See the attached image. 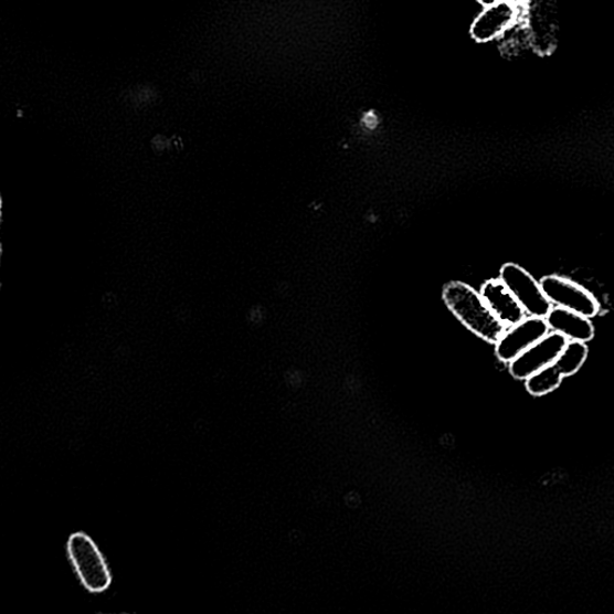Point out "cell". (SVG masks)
Returning a JSON list of instances; mask_svg holds the SVG:
<instances>
[{
	"label": "cell",
	"mask_w": 614,
	"mask_h": 614,
	"mask_svg": "<svg viewBox=\"0 0 614 614\" xmlns=\"http://www.w3.org/2000/svg\"><path fill=\"white\" fill-rule=\"evenodd\" d=\"M443 299L460 322L487 342L497 343L507 330L487 306L480 292L466 284H449L444 288Z\"/></svg>",
	"instance_id": "1"
},
{
	"label": "cell",
	"mask_w": 614,
	"mask_h": 614,
	"mask_svg": "<svg viewBox=\"0 0 614 614\" xmlns=\"http://www.w3.org/2000/svg\"><path fill=\"white\" fill-rule=\"evenodd\" d=\"M66 553L83 589L92 594L108 591L114 578L104 553L91 536L85 532L70 536Z\"/></svg>",
	"instance_id": "2"
},
{
	"label": "cell",
	"mask_w": 614,
	"mask_h": 614,
	"mask_svg": "<svg viewBox=\"0 0 614 614\" xmlns=\"http://www.w3.org/2000/svg\"><path fill=\"white\" fill-rule=\"evenodd\" d=\"M589 356V347L584 342L569 341L564 351L552 364L527 379L528 392L532 395H546L560 387L563 377L574 374L583 366Z\"/></svg>",
	"instance_id": "3"
},
{
	"label": "cell",
	"mask_w": 614,
	"mask_h": 614,
	"mask_svg": "<svg viewBox=\"0 0 614 614\" xmlns=\"http://www.w3.org/2000/svg\"><path fill=\"white\" fill-rule=\"evenodd\" d=\"M499 278L523 307L527 316L547 318L552 303L543 293L540 283L519 264L507 263L501 267Z\"/></svg>",
	"instance_id": "4"
},
{
	"label": "cell",
	"mask_w": 614,
	"mask_h": 614,
	"mask_svg": "<svg viewBox=\"0 0 614 614\" xmlns=\"http://www.w3.org/2000/svg\"><path fill=\"white\" fill-rule=\"evenodd\" d=\"M541 288L554 306L578 313L585 317H595L600 311V304L589 289L570 280V278L549 275L540 280Z\"/></svg>",
	"instance_id": "5"
},
{
	"label": "cell",
	"mask_w": 614,
	"mask_h": 614,
	"mask_svg": "<svg viewBox=\"0 0 614 614\" xmlns=\"http://www.w3.org/2000/svg\"><path fill=\"white\" fill-rule=\"evenodd\" d=\"M549 332L547 318L528 316L519 325L507 328L496 343V353L501 361L511 362Z\"/></svg>",
	"instance_id": "6"
},
{
	"label": "cell",
	"mask_w": 614,
	"mask_h": 614,
	"mask_svg": "<svg viewBox=\"0 0 614 614\" xmlns=\"http://www.w3.org/2000/svg\"><path fill=\"white\" fill-rule=\"evenodd\" d=\"M569 340L562 334L549 332L527 351L510 362V372L515 379L527 380L530 375L549 367L561 356Z\"/></svg>",
	"instance_id": "7"
},
{
	"label": "cell",
	"mask_w": 614,
	"mask_h": 614,
	"mask_svg": "<svg viewBox=\"0 0 614 614\" xmlns=\"http://www.w3.org/2000/svg\"><path fill=\"white\" fill-rule=\"evenodd\" d=\"M522 20V9L515 7L506 0L484 7L480 15L470 27V35L477 43H490L506 34Z\"/></svg>",
	"instance_id": "8"
},
{
	"label": "cell",
	"mask_w": 614,
	"mask_h": 614,
	"mask_svg": "<svg viewBox=\"0 0 614 614\" xmlns=\"http://www.w3.org/2000/svg\"><path fill=\"white\" fill-rule=\"evenodd\" d=\"M522 20L534 49L542 53L550 52L554 47L557 31L554 0H526Z\"/></svg>",
	"instance_id": "9"
},
{
	"label": "cell",
	"mask_w": 614,
	"mask_h": 614,
	"mask_svg": "<svg viewBox=\"0 0 614 614\" xmlns=\"http://www.w3.org/2000/svg\"><path fill=\"white\" fill-rule=\"evenodd\" d=\"M480 295L490 310L507 328L519 325L528 317L521 304L500 278L485 283Z\"/></svg>",
	"instance_id": "10"
},
{
	"label": "cell",
	"mask_w": 614,
	"mask_h": 614,
	"mask_svg": "<svg viewBox=\"0 0 614 614\" xmlns=\"http://www.w3.org/2000/svg\"><path fill=\"white\" fill-rule=\"evenodd\" d=\"M550 330L562 334L570 341L589 342L594 338V327L589 317L554 306L547 317Z\"/></svg>",
	"instance_id": "11"
},
{
	"label": "cell",
	"mask_w": 614,
	"mask_h": 614,
	"mask_svg": "<svg viewBox=\"0 0 614 614\" xmlns=\"http://www.w3.org/2000/svg\"><path fill=\"white\" fill-rule=\"evenodd\" d=\"M506 2L522 9V7L525 6L526 0H506Z\"/></svg>",
	"instance_id": "12"
},
{
	"label": "cell",
	"mask_w": 614,
	"mask_h": 614,
	"mask_svg": "<svg viewBox=\"0 0 614 614\" xmlns=\"http://www.w3.org/2000/svg\"><path fill=\"white\" fill-rule=\"evenodd\" d=\"M497 2L498 0H478V3L481 4L483 7L493 6Z\"/></svg>",
	"instance_id": "13"
}]
</instances>
